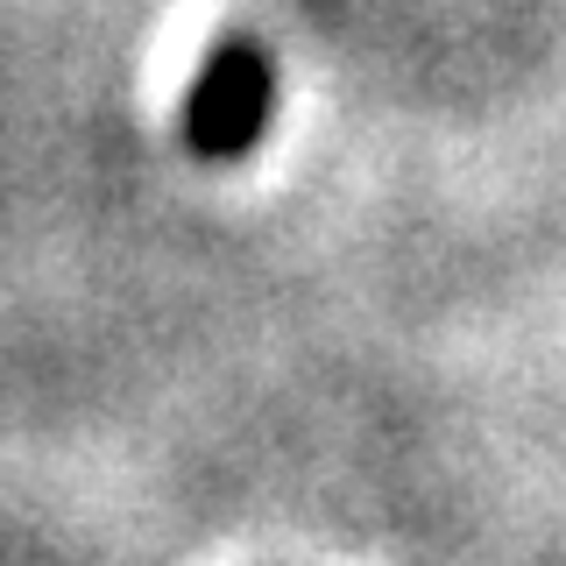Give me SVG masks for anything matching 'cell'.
Listing matches in <instances>:
<instances>
[{"label": "cell", "mask_w": 566, "mask_h": 566, "mask_svg": "<svg viewBox=\"0 0 566 566\" xmlns=\"http://www.w3.org/2000/svg\"><path fill=\"white\" fill-rule=\"evenodd\" d=\"M270 106H276V71H270V50L255 35H212L199 78L185 93V149L206 156V164H234L262 142L270 128Z\"/></svg>", "instance_id": "1"}]
</instances>
